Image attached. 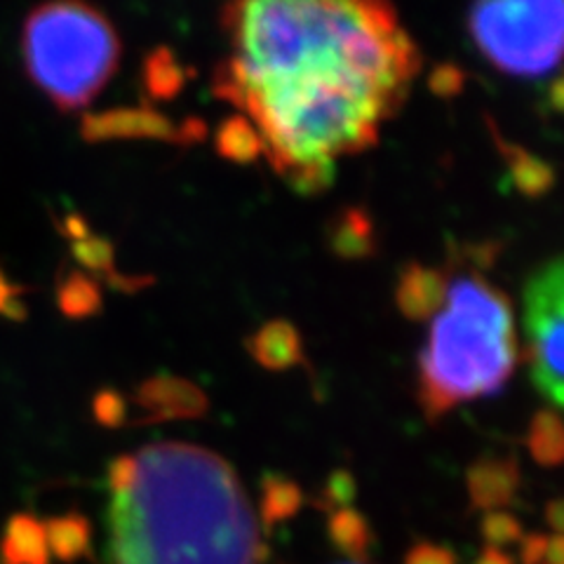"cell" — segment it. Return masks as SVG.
Segmentation results:
<instances>
[{
  "mask_svg": "<svg viewBox=\"0 0 564 564\" xmlns=\"http://www.w3.org/2000/svg\"><path fill=\"white\" fill-rule=\"evenodd\" d=\"M29 76L62 111L83 109L116 74L118 33L106 14L85 3H45L24 24Z\"/></svg>",
  "mask_w": 564,
  "mask_h": 564,
  "instance_id": "277c9868",
  "label": "cell"
},
{
  "mask_svg": "<svg viewBox=\"0 0 564 564\" xmlns=\"http://www.w3.org/2000/svg\"><path fill=\"white\" fill-rule=\"evenodd\" d=\"M549 99H551V104H553V109H555V111H562V80H560V78H555V80H553Z\"/></svg>",
  "mask_w": 564,
  "mask_h": 564,
  "instance_id": "484cf974",
  "label": "cell"
},
{
  "mask_svg": "<svg viewBox=\"0 0 564 564\" xmlns=\"http://www.w3.org/2000/svg\"><path fill=\"white\" fill-rule=\"evenodd\" d=\"M141 80H144V90L153 101H170L184 90L188 70L170 47H155L144 59Z\"/></svg>",
  "mask_w": 564,
  "mask_h": 564,
  "instance_id": "5bb4252c",
  "label": "cell"
},
{
  "mask_svg": "<svg viewBox=\"0 0 564 564\" xmlns=\"http://www.w3.org/2000/svg\"><path fill=\"white\" fill-rule=\"evenodd\" d=\"M485 527H487V534L491 539L508 541V539H513L518 534V522L513 518H508V516H491L485 522Z\"/></svg>",
  "mask_w": 564,
  "mask_h": 564,
  "instance_id": "603a6c76",
  "label": "cell"
},
{
  "mask_svg": "<svg viewBox=\"0 0 564 564\" xmlns=\"http://www.w3.org/2000/svg\"><path fill=\"white\" fill-rule=\"evenodd\" d=\"M95 419L106 429H118L126 423L128 416V402L116 391H99L93 402Z\"/></svg>",
  "mask_w": 564,
  "mask_h": 564,
  "instance_id": "ffe728a7",
  "label": "cell"
},
{
  "mask_svg": "<svg viewBox=\"0 0 564 564\" xmlns=\"http://www.w3.org/2000/svg\"><path fill=\"white\" fill-rule=\"evenodd\" d=\"M516 456H485L468 470V487L473 501L482 508L508 503L518 487Z\"/></svg>",
  "mask_w": 564,
  "mask_h": 564,
  "instance_id": "7c38bea8",
  "label": "cell"
},
{
  "mask_svg": "<svg viewBox=\"0 0 564 564\" xmlns=\"http://www.w3.org/2000/svg\"><path fill=\"white\" fill-rule=\"evenodd\" d=\"M299 503H302V491L296 485L275 478V475L267 478V491H263V518L267 522L292 516Z\"/></svg>",
  "mask_w": 564,
  "mask_h": 564,
  "instance_id": "ac0fdd59",
  "label": "cell"
},
{
  "mask_svg": "<svg viewBox=\"0 0 564 564\" xmlns=\"http://www.w3.org/2000/svg\"><path fill=\"white\" fill-rule=\"evenodd\" d=\"M111 564H259L261 539L236 470L215 452L161 443L111 473Z\"/></svg>",
  "mask_w": 564,
  "mask_h": 564,
  "instance_id": "7a4b0ae2",
  "label": "cell"
},
{
  "mask_svg": "<svg viewBox=\"0 0 564 564\" xmlns=\"http://www.w3.org/2000/svg\"><path fill=\"white\" fill-rule=\"evenodd\" d=\"M59 308L68 317H90L101 311V292L99 285L83 273L70 275L59 290Z\"/></svg>",
  "mask_w": 564,
  "mask_h": 564,
  "instance_id": "e0dca14e",
  "label": "cell"
},
{
  "mask_svg": "<svg viewBox=\"0 0 564 564\" xmlns=\"http://www.w3.org/2000/svg\"><path fill=\"white\" fill-rule=\"evenodd\" d=\"M134 402L144 412L137 423H158L174 419H198L207 412V395L196 383L182 377H151L137 388Z\"/></svg>",
  "mask_w": 564,
  "mask_h": 564,
  "instance_id": "ba28073f",
  "label": "cell"
},
{
  "mask_svg": "<svg viewBox=\"0 0 564 564\" xmlns=\"http://www.w3.org/2000/svg\"><path fill=\"white\" fill-rule=\"evenodd\" d=\"M447 290H449V278L445 271L429 269L423 263H408L402 269L398 290H395V302L404 317L410 321L423 323L431 321L440 311H443L447 302Z\"/></svg>",
  "mask_w": 564,
  "mask_h": 564,
  "instance_id": "9c48e42d",
  "label": "cell"
},
{
  "mask_svg": "<svg viewBox=\"0 0 564 564\" xmlns=\"http://www.w3.org/2000/svg\"><path fill=\"white\" fill-rule=\"evenodd\" d=\"M562 421L555 410H543L532 419L527 433V447L532 452L534 462L541 466H560L564 443H562Z\"/></svg>",
  "mask_w": 564,
  "mask_h": 564,
  "instance_id": "2e32d148",
  "label": "cell"
},
{
  "mask_svg": "<svg viewBox=\"0 0 564 564\" xmlns=\"http://www.w3.org/2000/svg\"><path fill=\"white\" fill-rule=\"evenodd\" d=\"M74 254L83 263V267L106 273L109 278L113 271V245L106 238H93L87 236L83 240L74 242Z\"/></svg>",
  "mask_w": 564,
  "mask_h": 564,
  "instance_id": "d6986e66",
  "label": "cell"
},
{
  "mask_svg": "<svg viewBox=\"0 0 564 564\" xmlns=\"http://www.w3.org/2000/svg\"><path fill=\"white\" fill-rule=\"evenodd\" d=\"M332 252L346 261L369 259L377 252L375 224L362 207H346L327 228Z\"/></svg>",
  "mask_w": 564,
  "mask_h": 564,
  "instance_id": "4fadbf2b",
  "label": "cell"
},
{
  "mask_svg": "<svg viewBox=\"0 0 564 564\" xmlns=\"http://www.w3.org/2000/svg\"><path fill=\"white\" fill-rule=\"evenodd\" d=\"M14 294H17V290L12 288V285H8L6 282V278L0 275V311H8L10 313V306L14 304H20V302H14Z\"/></svg>",
  "mask_w": 564,
  "mask_h": 564,
  "instance_id": "d4e9b609",
  "label": "cell"
},
{
  "mask_svg": "<svg viewBox=\"0 0 564 564\" xmlns=\"http://www.w3.org/2000/svg\"><path fill=\"white\" fill-rule=\"evenodd\" d=\"M332 534L344 545H362L367 539V529L360 516L350 513V510H339L332 518Z\"/></svg>",
  "mask_w": 564,
  "mask_h": 564,
  "instance_id": "7402d4cb",
  "label": "cell"
},
{
  "mask_svg": "<svg viewBox=\"0 0 564 564\" xmlns=\"http://www.w3.org/2000/svg\"><path fill=\"white\" fill-rule=\"evenodd\" d=\"M247 350L252 358L273 372H282L296 365H304V346L302 337L292 323L288 321H271L259 327L250 339H247Z\"/></svg>",
  "mask_w": 564,
  "mask_h": 564,
  "instance_id": "8fae6325",
  "label": "cell"
},
{
  "mask_svg": "<svg viewBox=\"0 0 564 564\" xmlns=\"http://www.w3.org/2000/svg\"><path fill=\"white\" fill-rule=\"evenodd\" d=\"M329 491H332V497L337 499V501L350 499V497H352V480H350V475L344 473V470L334 473L332 480H329Z\"/></svg>",
  "mask_w": 564,
  "mask_h": 564,
  "instance_id": "cb8c5ba5",
  "label": "cell"
},
{
  "mask_svg": "<svg viewBox=\"0 0 564 564\" xmlns=\"http://www.w3.org/2000/svg\"><path fill=\"white\" fill-rule=\"evenodd\" d=\"M518 362L513 308L508 296L480 275L449 282L447 302L435 315L419 358V402L429 421L452 408L494 395Z\"/></svg>",
  "mask_w": 564,
  "mask_h": 564,
  "instance_id": "3957f363",
  "label": "cell"
},
{
  "mask_svg": "<svg viewBox=\"0 0 564 564\" xmlns=\"http://www.w3.org/2000/svg\"><path fill=\"white\" fill-rule=\"evenodd\" d=\"M236 55L215 90L250 116L263 153L302 193L334 182V158L377 144L421 57L386 3H236Z\"/></svg>",
  "mask_w": 564,
  "mask_h": 564,
  "instance_id": "6da1fadb",
  "label": "cell"
},
{
  "mask_svg": "<svg viewBox=\"0 0 564 564\" xmlns=\"http://www.w3.org/2000/svg\"><path fill=\"white\" fill-rule=\"evenodd\" d=\"M217 151L226 161H234L240 165L254 163L263 153V144L257 128L252 126V120L240 113L226 118L217 130Z\"/></svg>",
  "mask_w": 564,
  "mask_h": 564,
  "instance_id": "9a60e30c",
  "label": "cell"
},
{
  "mask_svg": "<svg viewBox=\"0 0 564 564\" xmlns=\"http://www.w3.org/2000/svg\"><path fill=\"white\" fill-rule=\"evenodd\" d=\"M464 80H466V74L456 64H440L431 74L429 85H431L433 95L443 97V99H452L464 90Z\"/></svg>",
  "mask_w": 564,
  "mask_h": 564,
  "instance_id": "44dd1931",
  "label": "cell"
},
{
  "mask_svg": "<svg viewBox=\"0 0 564 564\" xmlns=\"http://www.w3.org/2000/svg\"><path fill=\"white\" fill-rule=\"evenodd\" d=\"M527 360L536 391L553 408L564 402V263L553 259L541 267L524 288Z\"/></svg>",
  "mask_w": 564,
  "mask_h": 564,
  "instance_id": "8992f818",
  "label": "cell"
},
{
  "mask_svg": "<svg viewBox=\"0 0 564 564\" xmlns=\"http://www.w3.org/2000/svg\"><path fill=\"white\" fill-rule=\"evenodd\" d=\"M489 122V130H491V139L497 149L501 151V158L508 165V174H510V184H513L522 196L527 198H541L555 186V170L536 158L532 151H527L513 141H506L497 128V122L491 118Z\"/></svg>",
  "mask_w": 564,
  "mask_h": 564,
  "instance_id": "30bf717a",
  "label": "cell"
},
{
  "mask_svg": "<svg viewBox=\"0 0 564 564\" xmlns=\"http://www.w3.org/2000/svg\"><path fill=\"white\" fill-rule=\"evenodd\" d=\"M473 41L510 76L536 78L560 64L564 8L545 3H478L468 14Z\"/></svg>",
  "mask_w": 564,
  "mask_h": 564,
  "instance_id": "5b68a950",
  "label": "cell"
},
{
  "mask_svg": "<svg viewBox=\"0 0 564 564\" xmlns=\"http://www.w3.org/2000/svg\"><path fill=\"white\" fill-rule=\"evenodd\" d=\"M80 132L87 141L161 139L186 147L200 141L207 134V128L198 118H188L182 126H174L172 120L151 109V106H139V109H113L85 116Z\"/></svg>",
  "mask_w": 564,
  "mask_h": 564,
  "instance_id": "52a82bcc",
  "label": "cell"
}]
</instances>
